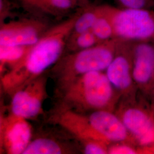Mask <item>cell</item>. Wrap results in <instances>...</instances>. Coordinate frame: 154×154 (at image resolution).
<instances>
[{"mask_svg": "<svg viewBox=\"0 0 154 154\" xmlns=\"http://www.w3.org/2000/svg\"><path fill=\"white\" fill-rule=\"evenodd\" d=\"M82 10L72 14L70 18L54 28L44 38L33 45L28 54L26 67L28 71L37 74L43 72L55 62L61 54L65 38L71 32L77 17Z\"/></svg>", "mask_w": 154, "mask_h": 154, "instance_id": "1", "label": "cell"}, {"mask_svg": "<svg viewBox=\"0 0 154 154\" xmlns=\"http://www.w3.org/2000/svg\"><path fill=\"white\" fill-rule=\"evenodd\" d=\"M114 34L126 39L154 38V11L150 9H118L105 6Z\"/></svg>", "mask_w": 154, "mask_h": 154, "instance_id": "2", "label": "cell"}, {"mask_svg": "<svg viewBox=\"0 0 154 154\" xmlns=\"http://www.w3.org/2000/svg\"><path fill=\"white\" fill-rule=\"evenodd\" d=\"M41 23L33 20H21L4 24L0 32V45L32 46L39 41Z\"/></svg>", "mask_w": 154, "mask_h": 154, "instance_id": "3", "label": "cell"}, {"mask_svg": "<svg viewBox=\"0 0 154 154\" xmlns=\"http://www.w3.org/2000/svg\"><path fill=\"white\" fill-rule=\"evenodd\" d=\"M111 85L107 75L99 72L85 74L83 85L87 102L95 107H102L107 105L112 94Z\"/></svg>", "mask_w": 154, "mask_h": 154, "instance_id": "4", "label": "cell"}, {"mask_svg": "<svg viewBox=\"0 0 154 154\" xmlns=\"http://www.w3.org/2000/svg\"><path fill=\"white\" fill-rule=\"evenodd\" d=\"M113 59V51L110 45H100L79 52L75 58L74 66L81 73L100 72L107 69Z\"/></svg>", "mask_w": 154, "mask_h": 154, "instance_id": "5", "label": "cell"}, {"mask_svg": "<svg viewBox=\"0 0 154 154\" xmlns=\"http://www.w3.org/2000/svg\"><path fill=\"white\" fill-rule=\"evenodd\" d=\"M122 122L140 144L146 146L154 143V123L143 111L135 108L127 110Z\"/></svg>", "mask_w": 154, "mask_h": 154, "instance_id": "6", "label": "cell"}, {"mask_svg": "<svg viewBox=\"0 0 154 154\" xmlns=\"http://www.w3.org/2000/svg\"><path fill=\"white\" fill-rule=\"evenodd\" d=\"M91 126L109 140L119 142L127 137V130L123 122L114 114L104 111L93 113L90 117Z\"/></svg>", "mask_w": 154, "mask_h": 154, "instance_id": "7", "label": "cell"}, {"mask_svg": "<svg viewBox=\"0 0 154 154\" xmlns=\"http://www.w3.org/2000/svg\"><path fill=\"white\" fill-rule=\"evenodd\" d=\"M134 57L133 78L138 83H147L154 74V46L145 42L139 44L135 47Z\"/></svg>", "mask_w": 154, "mask_h": 154, "instance_id": "8", "label": "cell"}, {"mask_svg": "<svg viewBox=\"0 0 154 154\" xmlns=\"http://www.w3.org/2000/svg\"><path fill=\"white\" fill-rule=\"evenodd\" d=\"M28 8L50 15H63L78 7H86V0H22Z\"/></svg>", "mask_w": 154, "mask_h": 154, "instance_id": "9", "label": "cell"}, {"mask_svg": "<svg viewBox=\"0 0 154 154\" xmlns=\"http://www.w3.org/2000/svg\"><path fill=\"white\" fill-rule=\"evenodd\" d=\"M107 77L111 83L116 88L125 90L131 84L128 61L123 56H118L111 62L107 68Z\"/></svg>", "mask_w": 154, "mask_h": 154, "instance_id": "10", "label": "cell"}, {"mask_svg": "<svg viewBox=\"0 0 154 154\" xmlns=\"http://www.w3.org/2000/svg\"><path fill=\"white\" fill-rule=\"evenodd\" d=\"M41 103L38 98L26 91H19L12 100L13 113L19 117L29 118L38 114Z\"/></svg>", "mask_w": 154, "mask_h": 154, "instance_id": "11", "label": "cell"}, {"mask_svg": "<svg viewBox=\"0 0 154 154\" xmlns=\"http://www.w3.org/2000/svg\"><path fill=\"white\" fill-rule=\"evenodd\" d=\"M30 137V129L26 122L20 121L14 124L8 135L11 153L22 154L28 146Z\"/></svg>", "mask_w": 154, "mask_h": 154, "instance_id": "12", "label": "cell"}, {"mask_svg": "<svg viewBox=\"0 0 154 154\" xmlns=\"http://www.w3.org/2000/svg\"><path fill=\"white\" fill-rule=\"evenodd\" d=\"M101 14L102 6L85 7L79 13L74 23L73 29L75 34L91 30Z\"/></svg>", "mask_w": 154, "mask_h": 154, "instance_id": "13", "label": "cell"}, {"mask_svg": "<svg viewBox=\"0 0 154 154\" xmlns=\"http://www.w3.org/2000/svg\"><path fill=\"white\" fill-rule=\"evenodd\" d=\"M91 30L98 40H107L114 34L112 23L106 11L105 6H102V14L94 23Z\"/></svg>", "mask_w": 154, "mask_h": 154, "instance_id": "14", "label": "cell"}, {"mask_svg": "<svg viewBox=\"0 0 154 154\" xmlns=\"http://www.w3.org/2000/svg\"><path fill=\"white\" fill-rule=\"evenodd\" d=\"M61 148L55 142L48 139H39L28 144L23 154H60Z\"/></svg>", "mask_w": 154, "mask_h": 154, "instance_id": "15", "label": "cell"}, {"mask_svg": "<svg viewBox=\"0 0 154 154\" xmlns=\"http://www.w3.org/2000/svg\"><path fill=\"white\" fill-rule=\"evenodd\" d=\"M28 47L29 46L0 45L1 60L6 61L18 60L21 58L27 51Z\"/></svg>", "mask_w": 154, "mask_h": 154, "instance_id": "16", "label": "cell"}, {"mask_svg": "<svg viewBox=\"0 0 154 154\" xmlns=\"http://www.w3.org/2000/svg\"><path fill=\"white\" fill-rule=\"evenodd\" d=\"M75 44L78 48L86 49L93 47L98 41L91 29L83 33L75 34Z\"/></svg>", "mask_w": 154, "mask_h": 154, "instance_id": "17", "label": "cell"}, {"mask_svg": "<svg viewBox=\"0 0 154 154\" xmlns=\"http://www.w3.org/2000/svg\"><path fill=\"white\" fill-rule=\"evenodd\" d=\"M123 8L150 9L154 5V0H116Z\"/></svg>", "mask_w": 154, "mask_h": 154, "instance_id": "18", "label": "cell"}, {"mask_svg": "<svg viewBox=\"0 0 154 154\" xmlns=\"http://www.w3.org/2000/svg\"><path fill=\"white\" fill-rule=\"evenodd\" d=\"M110 154H134L136 152L132 148L126 146H116L110 149Z\"/></svg>", "mask_w": 154, "mask_h": 154, "instance_id": "19", "label": "cell"}, {"mask_svg": "<svg viewBox=\"0 0 154 154\" xmlns=\"http://www.w3.org/2000/svg\"><path fill=\"white\" fill-rule=\"evenodd\" d=\"M85 152L86 154H103L106 153V151L102 147L99 146V145L93 143L88 144L86 146Z\"/></svg>", "mask_w": 154, "mask_h": 154, "instance_id": "20", "label": "cell"}]
</instances>
